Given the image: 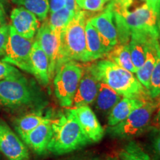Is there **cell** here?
I'll return each instance as SVG.
<instances>
[{"label": "cell", "instance_id": "obj_1", "mask_svg": "<svg viewBox=\"0 0 160 160\" xmlns=\"http://www.w3.org/2000/svg\"><path fill=\"white\" fill-rule=\"evenodd\" d=\"M88 68L98 81L106 84L121 97L141 99L150 97L133 73L108 59L96 62Z\"/></svg>", "mask_w": 160, "mask_h": 160}, {"label": "cell", "instance_id": "obj_2", "mask_svg": "<svg viewBox=\"0 0 160 160\" xmlns=\"http://www.w3.org/2000/svg\"><path fill=\"white\" fill-rule=\"evenodd\" d=\"M52 136L48 151L55 155H63L81 149L90 143L78 122L71 108L52 119Z\"/></svg>", "mask_w": 160, "mask_h": 160}, {"label": "cell", "instance_id": "obj_3", "mask_svg": "<svg viewBox=\"0 0 160 160\" xmlns=\"http://www.w3.org/2000/svg\"><path fill=\"white\" fill-rule=\"evenodd\" d=\"M88 17L86 11L79 10L62 31L57 70L60 65L69 61L90 62L85 35V25Z\"/></svg>", "mask_w": 160, "mask_h": 160}, {"label": "cell", "instance_id": "obj_4", "mask_svg": "<svg viewBox=\"0 0 160 160\" xmlns=\"http://www.w3.org/2000/svg\"><path fill=\"white\" fill-rule=\"evenodd\" d=\"M40 94L36 85L25 76L0 81V108L17 109L37 104Z\"/></svg>", "mask_w": 160, "mask_h": 160}, {"label": "cell", "instance_id": "obj_5", "mask_svg": "<svg viewBox=\"0 0 160 160\" xmlns=\"http://www.w3.org/2000/svg\"><path fill=\"white\" fill-rule=\"evenodd\" d=\"M157 107V102L145 100L125 120L113 126H108L106 131L110 136L117 139H131L137 137L148 128L152 116Z\"/></svg>", "mask_w": 160, "mask_h": 160}, {"label": "cell", "instance_id": "obj_6", "mask_svg": "<svg viewBox=\"0 0 160 160\" xmlns=\"http://www.w3.org/2000/svg\"><path fill=\"white\" fill-rule=\"evenodd\" d=\"M83 72V68L75 61L63 63L57 68L53 77V85L55 96L62 107L72 108Z\"/></svg>", "mask_w": 160, "mask_h": 160}, {"label": "cell", "instance_id": "obj_7", "mask_svg": "<svg viewBox=\"0 0 160 160\" xmlns=\"http://www.w3.org/2000/svg\"><path fill=\"white\" fill-rule=\"evenodd\" d=\"M122 16L130 34L144 36L159 39L160 36V20L147 5L143 4L134 11H113Z\"/></svg>", "mask_w": 160, "mask_h": 160}, {"label": "cell", "instance_id": "obj_8", "mask_svg": "<svg viewBox=\"0 0 160 160\" xmlns=\"http://www.w3.org/2000/svg\"><path fill=\"white\" fill-rule=\"evenodd\" d=\"M9 25L8 40L2 61L31 73V53L34 40L21 37L11 25Z\"/></svg>", "mask_w": 160, "mask_h": 160}, {"label": "cell", "instance_id": "obj_9", "mask_svg": "<svg viewBox=\"0 0 160 160\" xmlns=\"http://www.w3.org/2000/svg\"><path fill=\"white\" fill-rule=\"evenodd\" d=\"M35 40L48 58L50 79H53L59 59L60 34L51 28L46 19L38 30Z\"/></svg>", "mask_w": 160, "mask_h": 160}, {"label": "cell", "instance_id": "obj_10", "mask_svg": "<svg viewBox=\"0 0 160 160\" xmlns=\"http://www.w3.org/2000/svg\"><path fill=\"white\" fill-rule=\"evenodd\" d=\"M0 151L8 160H29L30 158L27 146L2 119H0Z\"/></svg>", "mask_w": 160, "mask_h": 160}, {"label": "cell", "instance_id": "obj_11", "mask_svg": "<svg viewBox=\"0 0 160 160\" xmlns=\"http://www.w3.org/2000/svg\"><path fill=\"white\" fill-rule=\"evenodd\" d=\"M89 20L108 47L112 49L117 45V27L115 25L114 13L111 4L108 2L102 12L90 18Z\"/></svg>", "mask_w": 160, "mask_h": 160}, {"label": "cell", "instance_id": "obj_12", "mask_svg": "<svg viewBox=\"0 0 160 160\" xmlns=\"http://www.w3.org/2000/svg\"><path fill=\"white\" fill-rule=\"evenodd\" d=\"M71 108L90 143L99 142L101 141L105 135V130L89 105Z\"/></svg>", "mask_w": 160, "mask_h": 160}, {"label": "cell", "instance_id": "obj_13", "mask_svg": "<svg viewBox=\"0 0 160 160\" xmlns=\"http://www.w3.org/2000/svg\"><path fill=\"white\" fill-rule=\"evenodd\" d=\"M11 20V25L15 31L28 39H33L40 26V21L37 16L22 7L13 9Z\"/></svg>", "mask_w": 160, "mask_h": 160}, {"label": "cell", "instance_id": "obj_14", "mask_svg": "<svg viewBox=\"0 0 160 160\" xmlns=\"http://www.w3.org/2000/svg\"><path fill=\"white\" fill-rule=\"evenodd\" d=\"M99 89V81L93 77L89 69L84 70L77 91L73 98V107L89 105L94 102Z\"/></svg>", "mask_w": 160, "mask_h": 160}, {"label": "cell", "instance_id": "obj_15", "mask_svg": "<svg viewBox=\"0 0 160 160\" xmlns=\"http://www.w3.org/2000/svg\"><path fill=\"white\" fill-rule=\"evenodd\" d=\"M51 121L52 119L40 124L22 137L25 145L38 154H43L48 151V146L52 136Z\"/></svg>", "mask_w": 160, "mask_h": 160}, {"label": "cell", "instance_id": "obj_16", "mask_svg": "<svg viewBox=\"0 0 160 160\" xmlns=\"http://www.w3.org/2000/svg\"><path fill=\"white\" fill-rule=\"evenodd\" d=\"M31 74L37 78L42 85H48L50 82L49 60L39 43L34 40L31 53Z\"/></svg>", "mask_w": 160, "mask_h": 160}, {"label": "cell", "instance_id": "obj_17", "mask_svg": "<svg viewBox=\"0 0 160 160\" xmlns=\"http://www.w3.org/2000/svg\"><path fill=\"white\" fill-rule=\"evenodd\" d=\"M85 35L90 62L102 59L112 50L104 42L103 39L100 37L97 29L92 25L89 19L86 22Z\"/></svg>", "mask_w": 160, "mask_h": 160}, {"label": "cell", "instance_id": "obj_18", "mask_svg": "<svg viewBox=\"0 0 160 160\" xmlns=\"http://www.w3.org/2000/svg\"><path fill=\"white\" fill-rule=\"evenodd\" d=\"M145 99L122 97L109 112L108 125L113 126L125 120L131 112L145 102Z\"/></svg>", "mask_w": 160, "mask_h": 160}, {"label": "cell", "instance_id": "obj_19", "mask_svg": "<svg viewBox=\"0 0 160 160\" xmlns=\"http://www.w3.org/2000/svg\"><path fill=\"white\" fill-rule=\"evenodd\" d=\"M158 39H151L148 44L145 60L142 66L136 72V77L144 88L148 91L150 79L157 61V43Z\"/></svg>", "mask_w": 160, "mask_h": 160}, {"label": "cell", "instance_id": "obj_20", "mask_svg": "<svg viewBox=\"0 0 160 160\" xmlns=\"http://www.w3.org/2000/svg\"><path fill=\"white\" fill-rule=\"evenodd\" d=\"M52 119L50 115H44L42 111H36L27 113L14 121V128L20 137L31 131L40 124L51 121Z\"/></svg>", "mask_w": 160, "mask_h": 160}, {"label": "cell", "instance_id": "obj_21", "mask_svg": "<svg viewBox=\"0 0 160 160\" xmlns=\"http://www.w3.org/2000/svg\"><path fill=\"white\" fill-rule=\"evenodd\" d=\"M122 97L118 94L109 86L99 82L98 93L95 99V105L98 111L102 113H109Z\"/></svg>", "mask_w": 160, "mask_h": 160}, {"label": "cell", "instance_id": "obj_22", "mask_svg": "<svg viewBox=\"0 0 160 160\" xmlns=\"http://www.w3.org/2000/svg\"><path fill=\"white\" fill-rule=\"evenodd\" d=\"M153 39L144 36L131 35L129 42L131 59L135 68L138 71L143 65L145 60L148 44Z\"/></svg>", "mask_w": 160, "mask_h": 160}, {"label": "cell", "instance_id": "obj_23", "mask_svg": "<svg viewBox=\"0 0 160 160\" xmlns=\"http://www.w3.org/2000/svg\"><path fill=\"white\" fill-rule=\"evenodd\" d=\"M108 59L113 62L119 67L127 70L133 73H136V70L131 59L129 43L117 44L105 56Z\"/></svg>", "mask_w": 160, "mask_h": 160}, {"label": "cell", "instance_id": "obj_24", "mask_svg": "<svg viewBox=\"0 0 160 160\" xmlns=\"http://www.w3.org/2000/svg\"><path fill=\"white\" fill-rule=\"evenodd\" d=\"M16 5L28 10L38 17L40 22L47 19L50 10L49 0H11Z\"/></svg>", "mask_w": 160, "mask_h": 160}, {"label": "cell", "instance_id": "obj_25", "mask_svg": "<svg viewBox=\"0 0 160 160\" xmlns=\"http://www.w3.org/2000/svg\"><path fill=\"white\" fill-rule=\"evenodd\" d=\"M121 160H153L136 141H129L119 152Z\"/></svg>", "mask_w": 160, "mask_h": 160}, {"label": "cell", "instance_id": "obj_26", "mask_svg": "<svg viewBox=\"0 0 160 160\" xmlns=\"http://www.w3.org/2000/svg\"><path fill=\"white\" fill-rule=\"evenodd\" d=\"M74 12H72L65 7L53 13H51L50 17L48 20L49 25L53 31L61 34V32L65 28V26L74 17Z\"/></svg>", "mask_w": 160, "mask_h": 160}, {"label": "cell", "instance_id": "obj_27", "mask_svg": "<svg viewBox=\"0 0 160 160\" xmlns=\"http://www.w3.org/2000/svg\"><path fill=\"white\" fill-rule=\"evenodd\" d=\"M157 57L150 79L148 93L151 99L160 97V44L157 43Z\"/></svg>", "mask_w": 160, "mask_h": 160}, {"label": "cell", "instance_id": "obj_28", "mask_svg": "<svg viewBox=\"0 0 160 160\" xmlns=\"http://www.w3.org/2000/svg\"><path fill=\"white\" fill-rule=\"evenodd\" d=\"M110 0H76V5L78 10L86 12L102 11Z\"/></svg>", "mask_w": 160, "mask_h": 160}, {"label": "cell", "instance_id": "obj_29", "mask_svg": "<svg viewBox=\"0 0 160 160\" xmlns=\"http://www.w3.org/2000/svg\"><path fill=\"white\" fill-rule=\"evenodd\" d=\"M22 75V73L15 66L2 60L0 61V81L16 79Z\"/></svg>", "mask_w": 160, "mask_h": 160}, {"label": "cell", "instance_id": "obj_30", "mask_svg": "<svg viewBox=\"0 0 160 160\" xmlns=\"http://www.w3.org/2000/svg\"><path fill=\"white\" fill-rule=\"evenodd\" d=\"M150 143L152 152L157 160H160V128H153L150 134Z\"/></svg>", "mask_w": 160, "mask_h": 160}, {"label": "cell", "instance_id": "obj_31", "mask_svg": "<svg viewBox=\"0 0 160 160\" xmlns=\"http://www.w3.org/2000/svg\"><path fill=\"white\" fill-rule=\"evenodd\" d=\"M135 1L145 2L146 0H111L109 3L113 11H125L128 10Z\"/></svg>", "mask_w": 160, "mask_h": 160}, {"label": "cell", "instance_id": "obj_32", "mask_svg": "<svg viewBox=\"0 0 160 160\" xmlns=\"http://www.w3.org/2000/svg\"><path fill=\"white\" fill-rule=\"evenodd\" d=\"M9 28L10 25L7 24L0 28V57H3L5 55L6 46L8 40Z\"/></svg>", "mask_w": 160, "mask_h": 160}, {"label": "cell", "instance_id": "obj_33", "mask_svg": "<svg viewBox=\"0 0 160 160\" xmlns=\"http://www.w3.org/2000/svg\"><path fill=\"white\" fill-rule=\"evenodd\" d=\"M50 13H53L65 7V0H49Z\"/></svg>", "mask_w": 160, "mask_h": 160}, {"label": "cell", "instance_id": "obj_34", "mask_svg": "<svg viewBox=\"0 0 160 160\" xmlns=\"http://www.w3.org/2000/svg\"><path fill=\"white\" fill-rule=\"evenodd\" d=\"M146 3L160 20V0H146Z\"/></svg>", "mask_w": 160, "mask_h": 160}, {"label": "cell", "instance_id": "obj_35", "mask_svg": "<svg viewBox=\"0 0 160 160\" xmlns=\"http://www.w3.org/2000/svg\"><path fill=\"white\" fill-rule=\"evenodd\" d=\"M6 25V13L3 4L0 1V28Z\"/></svg>", "mask_w": 160, "mask_h": 160}, {"label": "cell", "instance_id": "obj_36", "mask_svg": "<svg viewBox=\"0 0 160 160\" xmlns=\"http://www.w3.org/2000/svg\"><path fill=\"white\" fill-rule=\"evenodd\" d=\"M65 7L72 12H76L79 11L77 8V5H76V0H65Z\"/></svg>", "mask_w": 160, "mask_h": 160}, {"label": "cell", "instance_id": "obj_37", "mask_svg": "<svg viewBox=\"0 0 160 160\" xmlns=\"http://www.w3.org/2000/svg\"><path fill=\"white\" fill-rule=\"evenodd\" d=\"M72 160H99V159L97 157H93V156H81L74 158Z\"/></svg>", "mask_w": 160, "mask_h": 160}, {"label": "cell", "instance_id": "obj_38", "mask_svg": "<svg viewBox=\"0 0 160 160\" xmlns=\"http://www.w3.org/2000/svg\"><path fill=\"white\" fill-rule=\"evenodd\" d=\"M157 121H158V123H159V125H160V107L159 110H158V113H157Z\"/></svg>", "mask_w": 160, "mask_h": 160}, {"label": "cell", "instance_id": "obj_39", "mask_svg": "<svg viewBox=\"0 0 160 160\" xmlns=\"http://www.w3.org/2000/svg\"><path fill=\"white\" fill-rule=\"evenodd\" d=\"M106 160H119V159L116 157H108L107 159H106Z\"/></svg>", "mask_w": 160, "mask_h": 160}, {"label": "cell", "instance_id": "obj_40", "mask_svg": "<svg viewBox=\"0 0 160 160\" xmlns=\"http://www.w3.org/2000/svg\"><path fill=\"white\" fill-rule=\"evenodd\" d=\"M159 42H160V36H159Z\"/></svg>", "mask_w": 160, "mask_h": 160}, {"label": "cell", "instance_id": "obj_41", "mask_svg": "<svg viewBox=\"0 0 160 160\" xmlns=\"http://www.w3.org/2000/svg\"><path fill=\"white\" fill-rule=\"evenodd\" d=\"M110 1H111V0H110Z\"/></svg>", "mask_w": 160, "mask_h": 160}]
</instances>
